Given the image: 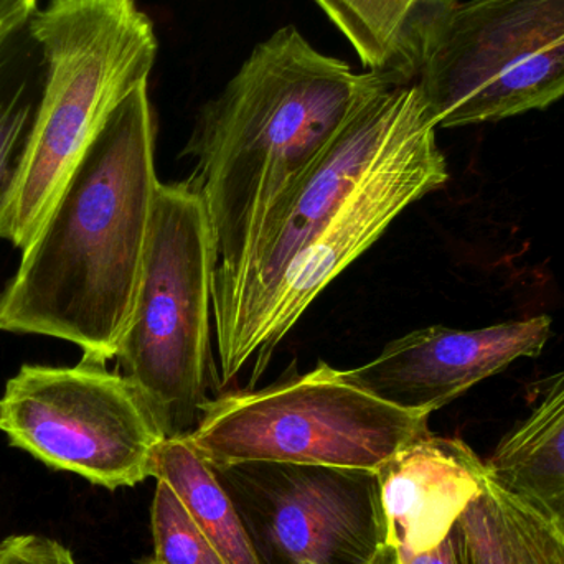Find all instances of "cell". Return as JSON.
I'll list each match as a JSON object with an SVG mask.
<instances>
[{
  "instance_id": "cell-1",
  "label": "cell",
  "mask_w": 564,
  "mask_h": 564,
  "mask_svg": "<svg viewBox=\"0 0 564 564\" xmlns=\"http://www.w3.org/2000/svg\"><path fill=\"white\" fill-rule=\"evenodd\" d=\"M149 83L102 126L0 291V332L59 338L83 360L118 357L144 271L155 197Z\"/></svg>"
},
{
  "instance_id": "cell-2",
  "label": "cell",
  "mask_w": 564,
  "mask_h": 564,
  "mask_svg": "<svg viewBox=\"0 0 564 564\" xmlns=\"http://www.w3.org/2000/svg\"><path fill=\"white\" fill-rule=\"evenodd\" d=\"M388 73H357L289 25L261 42L202 108L187 152L214 231V291L237 278L285 198Z\"/></svg>"
},
{
  "instance_id": "cell-3",
  "label": "cell",
  "mask_w": 564,
  "mask_h": 564,
  "mask_svg": "<svg viewBox=\"0 0 564 564\" xmlns=\"http://www.w3.org/2000/svg\"><path fill=\"white\" fill-rule=\"evenodd\" d=\"M29 25L46 76L0 214V240L17 250L29 247L111 112L149 83L159 50L135 0H50Z\"/></svg>"
},
{
  "instance_id": "cell-4",
  "label": "cell",
  "mask_w": 564,
  "mask_h": 564,
  "mask_svg": "<svg viewBox=\"0 0 564 564\" xmlns=\"http://www.w3.org/2000/svg\"><path fill=\"white\" fill-rule=\"evenodd\" d=\"M427 424L430 414L394 406L321 361L260 390L208 398L185 437L215 470L273 463L377 473Z\"/></svg>"
},
{
  "instance_id": "cell-5",
  "label": "cell",
  "mask_w": 564,
  "mask_h": 564,
  "mask_svg": "<svg viewBox=\"0 0 564 564\" xmlns=\"http://www.w3.org/2000/svg\"><path fill=\"white\" fill-rule=\"evenodd\" d=\"M217 264L200 194L188 181L161 182L138 299L116 358L165 437L187 436L208 400Z\"/></svg>"
},
{
  "instance_id": "cell-6",
  "label": "cell",
  "mask_w": 564,
  "mask_h": 564,
  "mask_svg": "<svg viewBox=\"0 0 564 564\" xmlns=\"http://www.w3.org/2000/svg\"><path fill=\"white\" fill-rule=\"evenodd\" d=\"M416 85L436 128L549 108L564 96V0H457Z\"/></svg>"
},
{
  "instance_id": "cell-7",
  "label": "cell",
  "mask_w": 564,
  "mask_h": 564,
  "mask_svg": "<svg viewBox=\"0 0 564 564\" xmlns=\"http://www.w3.org/2000/svg\"><path fill=\"white\" fill-rule=\"evenodd\" d=\"M0 431L53 469L105 489L134 487L152 473L165 440L138 388L106 365H23L0 397Z\"/></svg>"
},
{
  "instance_id": "cell-8",
  "label": "cell",
  "mask_w": 564,
  "mask_h": 564,
  "mask_svg": "<svg viewBox=\"0 0 564 564\" xmlns=\"http://www.w3.org/2000/svg\"><path fill=\"white\" fill-rule=\"evenodd\" d=\"M436 131L426 106L292 258L241 338L221 383H230L253 358L254 378L260 377L274 348L324 289L370 250L410 205L446 184L449 172Z\"/></svg>"
},
{
  "instance_id": "cell-9",
  "label": "cell",
  "mask_w": 564,
  "mask_h": 564,
  "mask_svg": "<svg viewBox=\"0 0 564 564\" xmlns=\"http://www.w3.org/2000/svg\"><path fill=\"white\" fill-rule=\"evenodd\" d=\"M424 108L426 102L416 83L391 86L365 102L268 221L237 278L215 289L220 378L292 258L347 200L411 119Z\"/></svg>"
},
{
  "instance_id": "cell-10",
  "label": "cell",
  "mask_w": 564,
  "mask_h": 564,
  "mask_svg": "<svg viewBox=\"0 0 564 564\" xmlns=\"http://www.w3.org/2000/svg\"><path fill=\"white\" fill-rule=\"evenodd\" d=\"M217 474L264 564H368L388 545L375 473L253 463Z\"/></svg>"
},
{
  "instance_id": "cell-11",
  "label": "cell",
  "mask_w": 564,
  "mask_h": 564,
  "mask_svg": "<svg viewBox=\"0 0 564 564\" xmlns=\"http://www.w3.org/2000/svg\"><path fill=\"white\" fill-rule=\"evenodd\" d=\"M550 334L549 315L476 330L433 325L394 338L377 358L341 375L394 406L431 416L519 358L539 357Z\"/></svg>"
},
{
  "instance_id": "cell-12",
  "label": "cell",
  "mask_w": 564,
  "mask_h": 564,
  "mask_svg": "<svg viewBox=\"0 0 564 564\" xmlns=\"http://www.w3.org/2000/svg\"><path fill=\"white\" fill-rule=\"evenodd\" d=\"M375 474L388 545L420 555L449 539L486 487L490 467L459 437L426 431Z\"/></svg>"
},
{
  "instance_id": "cell-13",
  "label": "cell",
  "mask_w": 564,
  "mask_h": 564,
  "mask_svg": "<svg viewBox=\"0 0 564 564\" xmlns=\"http://www.w3.org/2000/svg\"><path fill=\"white\" fill-rule=\"evenodd\" d=\"M457 564H564V533L490 470L451 532Z\"/></svg>"
},
{
  "instance_id": "cell-14",
  "label": "cell",
  "mask_w": 564,
  "mask_h": 564,
  "mask_svg": "<svg viewBox=\"0 0 564 564\" xmlns=\"http://www.w3.org/2000/svg\"><path fill=\"white\" fill-rule=\"evenodd\" d=\"M367 69L398 86L420 76L434 26L457 0H314Z\"/></svg>"
},
{
  "instance_id": "cell-15",
  "label": "cell",
  "mask_w": 564,
  "mask_h": 564,
  "mask_svg": "<svg viewBox=\"0 0 564 564\" xmlns=\"http://www.w3.org/2000/svg\"><path fill=\"white\" fill-rule=\"evenodd\" d=\"M487 463L499 482L542 510L564 533V373Z\"/></svg>"
},
{
  "instance_id": "cell-16",
  "label": "cell",
  "mask_w": 564,
  "mask_h": 564,
  "mask_svg": "<svg viewBox=\"0 0 564 564\" xmlns=\"http://www.w3.org/2000/svg\"><path fill=\"white\" fill-rule=\"evenodd\" d=\"M151 477L167 484L225 564H264L250 530L217 470L185 436L155 447Z\"/></svg>"
},
{
  "instance_id": "cell-17",
  "label": "cell",
  "mask_w": 564,
  "mask_h": 564,
  "mask_svg": "<svg viewBox=\"0 0 564 564\" xmlns=\"http://www.w3.org/2000/svg\"><path fill=\"white\" fill-rule=\"evenodd\" d=\"M154 556L161 564H225L174 490L158 480L151 512Z\"/></svg>"
},
{
  "instance_id": "cell-18",
  "label": "cell",
  "mask_w": 564,
  "mask_h": 564,
  "mask_svg": "<svg viewBox=\"0 0 564 564\" xmlns=\"http://www.w3.org/2000/svg\"><path fill=\"white\" fill-rule=\"evenodd\" d=\"M33 115L25 85L0 93V214L15 181Z\"/></svg>"
},
{
  "instance_id": "cell-19",
  "label": "cell",
  "mask_w": 564,
  "mask_h": 564,
  "mask_svg": "<svg viewBox=\"0 0 564 564\" xmlns=\"http://www.w3.org/2000/svg\"><path fill=\"white\" fill-rule=\"evenodd\" d=\"M0 564H76L68 549L40 535L9 536L0 543Z\"/></svg>"
},
{
  "instance_id": "cell-20",
  "label": "cell",
  "mask_w": 564,
  "mask_h": 564,
  "mask_svg": "<svg viewBox=\"0 0 564 564\" xmlns=\"http://www.w3.org/2000/svg\"><path fill=\"white\" fill-rule=\"evenodd\" d=\"M36 12V0H0V33L10 36Z\"/></svg>"
},
{
  "instance_id": "cell-21",
  "label": "cell",
  "mask_w": 564,
  "mask_h": 564,
  "mask_svg": "<svg viewBox=\"0 0 564 564\" xmlns=\"http://www.w3.org/2000/svg\"><path fill=\"white\" fill-rule=\"evenodd\" d=\"M400 552V550H398ZM401 564H457L456 553H454L453 540H444L440 546L431 552L413 553L400 552Z\"/></svg>"
},
{
  "instance_id": "cell-22",
  "label": "cell",
  "mask_w": 564,
  "mask_h": 564,
  "mask_svg": "<svg viewBox=\"0 0 564 564\" xmlns=\"http://www.w3.org/2000/svg\"><path fill=\"white\" fill-rule=\"evenodd\" d=\"M368 564H401L400 552L394 546H383Z\"/></svg>"
},
{
  "instance_id": "cell-23",
  "label": "cell",
  "mask_w": 564,
  "mask_h": 564,
  "mask_svg": "<svg viewBox=\"0 0 564 564\" xmlns=\"http://www.w3.org/2000/svg\"><path fill=\"white\" fill-rule=\"evenodd\" d=\"M7 40H9V36L2 35V33H0V52H2L3 45H6Z\"/></svg>"
},
{
  "instance_id": "cell-24",
  "label": "cell",
  "mask_w": 564,
  "mask_h": 564,
  "mask_svg": "<svg viewBox=\"0 0 564 564\" xmlns=\"http://www.w3.org/2000/svg\"><path fill=\"white\" fill-rule=\"evenodd\" d=\"M135 564H161V563L155 562L154 558H148V560H142V562H139Z\"/></svg>"
}]
</instances>
